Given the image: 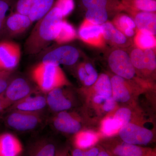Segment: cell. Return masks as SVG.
Instances as JSON below:
<instances>
[{"label": "cell", "mask_w": 156, "mask_h": 156, "mask_svg": "<svg viewBox=\"0 0 156 156\" xmlns=\"http://www.w3.org/2000/svg\"><path fill=\"white\" fill-rule=\"evenodd\" d=\"M135 42L137 47L141 50L153 49L156 46L154 36L140 31L136 34Z\"/></svg>", "instance_id": "24"}, {"label": "cell", "mask_w": 156, "mask_h": 156, "mask_svg": "<svg viewBox=\"0 0 156 156\" xmlns=\"http://www.w3.org/2000/svg\"><path fill=\"white\" fill-rule=\"evenodd\" d=\"M22 144L11 133L0 134V156H19L22 153Z\"/></svg>", "instance_id": "11"}, {"label": "cell", "mask_w": 156, "mask_h": 156, "mask_svg": "<svg viewBox=\"0 0 156 156\" xmlns=\"http://www.w3.org/2000/svg\"><path fill=\"white\" fill-rule=\"evenodd\" d=\"M114 153L117 156H142L143 151L136 145L125 142L115 148Z\"/></svg>", "instance_id": "23"}, {"label": "cell", "mask_w": 156, "mask_h": 156, "mask_svg": "<svg viewBox=\"0 0 156 156\" xmlns=\"http://www.w3.org/2000/svg\"><path fill=\"white\" fill-rule=\"evenodd\" d=\"M115 23L118 29L122 33L127 29H134L136 27L134 20L131 17L125 14L120 15L117 17Z\"/></svg>", "instance_id": "29"}, {"label": "cell", "mask_w": 156, "mask_h": 156, "mask_svg": "<svg viewBox=\"0 0 156 156\" xmlns=\"http://www.w3.org/2000/svg\"><path fill=\"white\" fill-rule=\"evenodd\" d=\"M116 101L112 96L108 98L104 102L103 106V109L106 112H110L115 108Z\"/></svg>", "instance_id": "37"}, {"label": "cell", "mask_w": 156, "mask_h": 156, "mask_svg": "<svg viewBox=\"0 0 156 156\" xmlns=\"http://www.w3.org/2000/svg\"><path fill=\"white\" fill-rule=\"evenodd\" d=\"M21 56V48L17 43L7 39L0 41V71L12 72Z\"/></svg>", "instance_id": "3"}, {"label": "cell", "mask_w": 156, "mask_h": 156, "mask_svg": "<svg viewBox=\"0 0 156 156\" xmlns=\"http://www.w3.org/2000/svg\"><path fill=\"white\" fill-rule=\"evenodd\" d=\"M33 80L42 92L48 93L66 83V80L59 66L42 62L32 69Z\"/></svg>", "instance_id": "2"}, {"label": "cell", "mask_w": 156, "mask_h": 156, "mask_svg": "<svg viewBox=\"0 0 156 156\" xmlns=\"http://www.w3.org/2000/svg\"><path fill=\"white\" fill-rule=\"evenodd\" d=\"M78 75H79V78L81 81H84L86 80V78L87 77L88 74L86 72V70H85L84 67L83 66H81L78 70Z\"/></svg>", "instance_id": "40"}, {"label": "cell", "mask_w": 156, "mask_h": 156, "mask_svg": "<svg viewBox=\"0 0 156 156\" xmlns=\"http://www.w3.org/2000/svg\"><path fill=\"white\" fill-rule=\"evenodd\" d=\"M119 134L124 142L134 145H146L153 136L148 129L130 123L120 128Z\"/></svg>", "instance_id": "8"}, {"label": "cell", "mask_w": 156, "mask_h": 156, "mask_svg": "<svg viewBox=\"0 0 156 156\" xmlns=\"http://www.w3.org/2000/svg\"><path fill=\"white\" fill-rule=\"evenodd\" d=\"M46 98L41 95H29L14 103L13 109L23 111L37 112L47 105Z\"/></svg>", "instance_id": "14"}, {"label": "cell", "mask_w": 156, "mask_h": 156, "mask_svg": "<svg viewBox=\"0 0 156 156\" xmlns=\"http://www.w3.org/2000/svg\"><path fill=\"white\" fill-rule=\"evenodd\" d=\"M73 156H87V151H83L80 149H76L73 151Z\"/></svg>", "instance_id": "42"}, {"label": "cell", "mask_w": 156, "mask_h": 156, "mask_svg": "<svg viewBox=\"0 0 156 156\" xmlns=\"http://www.w3.org/2000/svg\"><path fill=\"white\" fill-rule=\"evenodd\" d=\"M76 37V33L71 24L62 20L60 30L54 41L58 44H63L73 41Z\"/></svg>", "instance_id": "20"}, {"label": "cell", "mask_w": 156, "mask_h": 156, "mask_svg": "<svg viewBox=\"0 0 156 156\" xmlns=\"http://www.w3.org/2000/svg\"><path fill=\"white\" fill-rule=\"evenodd\" d=\"M32 23L28 16L17 12L11 13L6 17L2 38L18 36L28 30Z\"/></svg>", "instance_id": "6"}, {"label": "cell", "mask_w": 156, "mask_h": 156, "mask_svg": "<svg viewBox=\"0 0 156 156\" xmlns=\"http://www.w3.org/2000/svg\"><path fill=\"white\" fill-rule=\"evenodd\" d=\"M41 121L37 112L14 110L7 118V122L9 126L15 130L27 131L35 128Z\"/></svg>", "instance_id": "7"}, {"label": "cell", "mask_w": 156, "mask_h": 156, "mask_svg": "<svg viewBox=\"0 0 156 156\" xmlns=\"http://www.w3.org/2000/svg\"><path fill=\"white\" fill-rule=\"evenodd\" d=\"M135 10L144 12H154L156 11V0H126Z\"/></svg>", "instance_id": "26"}, {"label": "cell", "mask_w": 156, "mask_h": 156, "mask_svg": "<svg viewBox=\"0 0 156 156\" xmlns=\"http://www.w3.org/2000/svg\"><path fill=\"white\" fill-rule=\"evenodd\" d=\"M55 5L61 10L64 17L70 14L75 8L74 0H57Z\"/></svg>", "instance_id": "34"}, {"label": "cell", "mask_w": 156, "mask_h": 156, "mask_svg": "<svg viewBox=\"0 0 156 156\" xmlns=\"http://www.w3.org/2000/svg\"><path fill=\"white\" fill-rule=\"evenodd\" d=\"M11 72L0 71V95L5 91L10 83Z\"/></svg>", "instance_id": "36"}, {"label": "cell", "mask_w": 156, "mask_h": 156, "mask_svg": "<svg viewBox=\"0 0 156 156\" xmlns=\"http://www.w3.org/2000/svg\"><path fill=\"white\" fill-rule=\"evenodd\" d=\"M131 62L135 68L139 69H144V54L142 50L135 48L131 51L130 56Z\"/></svg>", "instance_id": "30"}, {"label": "cell", "mask_w": 156, "mask_h": 156, "mask_svg": "<svg viewBox=\"0 0 156 156\" xmlns=\"http://www.w3.org/2000/svg\"><path fill=\"white\" fill-rule=\"evenodd\" d=\"M79 57V51L74 47L63 46L49 51L43 57L41 62L56 66H71L77 61Z\"/></svg>", "instance_id": "5"}, {"label": "cell", "mask_w": 156, "mask_h": 156, "mask_svg": "<svg viewBox=\"0 0 156 156\" xmlns=\"http://www.w3.org/2000/svg\"><path fill=\"white\" fill-rule=\"evenodd\" d=\"M83 5L87 9H119L124 5L119 2L118 0H81Z\"/></svg>", "instance_id": "19"}, {"label": "cell", "mask_w": 156, "mask_h": 156, "mask_svg": "<svg viewBox=\"0 0 156 156\" xmlns=\"http://www.w3.org/2000/svg\"><path fill=\"white\" fill-rule=\"evenodd\" d=\"M98 78V75L96 70L89 74H88L86 80L84 81V83L87 86H90L95 83Z\"/></svg>", "instance_id": "38"}, {"label": "cell", "mask_w": 156, "mask_h": 156, "mask_svg": "<svg viewBox=\"0 0 156 156\" xmlns=\"http://www.w3.org/2000/svg\"><path fill=\"white\" fill-rule=\"evenodd\" d=\"M95 90L98 95L107 97L112 96L111 81L108 76L102 74L99 76L95 82Z\"/></svg>", "instance_id": "22"}, {"label": "cell", "mask_w": 156, "mask_h": 156, "mask_svg": "<svg viewBox=\"0 0 156 156\" xmlns=\"http://www.w3.org/2000/svg\"><path fill=\"white\" fill-rule=\"evenodd\" d=\"M144 69L153 71L156 69V58L155 52L152 49L144 50Z\"/></svg>", "instance_id": "32"}, {"label": "cell", "mask_w": 156, "mask_h": 156, "mask_svg": "<svg viewBox=\"0 0 156 156\" xmlns=\"http://www.w3.org/2000/svg\"><path fill=\"white\" fill-rule=\"evenodd\" d=\"M112 95L116 101L125 102L130 99V95L124 78L116 75L111 80Z\"/></svg>", "instance_id": "16"}, {"label": "cell", "mask_w": 156, "mask_h": 156, "mask_svg": "<svg viewBox=\"0 0 156 156\" xmlns=\"http://www.w3.org/2000/svg\"><path fill=\"white\" fill-rule=\"evenodd\" d=\"M103 38L117 44H124L127 42V38L122 32L116 28L111 23L106 22L101 25Z\"/></svg>", "instance_id": "18"}, {"label": "cell", "mask_w": 156, "mask_h": 156, "mask_svg": "<svg viewBox=\"0 0 156 156\" xmlns=\"http://www.w3.org/2000/svg\"><path fill=\"white\" fill-rule=\"evenodd\" d=\"M54 0H36L31 8L28 17L33 23L44 17L52 9Z\"/></svg>", "instance_id": "17"}, {"label": "cell", "mask_w": 156, "mask_h": 156, "mask_svg": "<svg viewBox=\"0 0 156 156\" xmlns=\"http://www.w3.org/2000/svg\"><path fill=\"white\" fill-rule=\"evenodd\" d=\"M131 115V111L129 109L122 108L117 111L113 118L122 127L129 123Z\"/></svg>", "instance_id": "33"}, {"label": "cell", "mask_w": 156, "mask_h": 156, "mask_svg": "<svg viewBox=\"0 0 156 156\" xmlns=\"http://www.w3.org/2000/svg\"><path fill=\"white\" fill-rule=\"evenodd\" d=\"M97 136L92 132H82L77 135L76 143L78 147L80 148H86L91 146L97 140Z\"/></svg>", "instance_id": "27"}, {"label": "cell", "mask_w": 156, "mask_h": 156, "mask_svg": "<svg viewBox=\"0 0 156 156\" xmlns=\"http://www.w3.org/2000/svg\"><path fill=\"white\" fill-rule=\"evenodd\" d=\"M134 22L140 31L154 36L156 33V15L154 12H137Z\"/></svg>", "instance_id": "15"}, {"label": "cell", "mask_w": 156, "mask_h": 156, "mask_svg": "<svg viewBox=\"0 0 156 156\" xmlns=\"http://www.w3.org/2000/svg\"><path fill=\"white\" fill-rule=\"evenodd\" d=\"M85 70H86V72L87 73V74H89L95 70V69L94 68L92 65L90 63H87L85 65V67H84Z\"/></svg>", "instance_id": "44"}, {"label": "cell", "mask_w": 156, "mask_h": 156, "mask_svg": "<svg viewBox=\"0 0 156 156\" xmlns=\"http://www.w3.org/2000/svg\"><path fill=\"white\" fill-rule=\"evenodd\" d=\"M56 153L54 144L44 141L36 145L32 150L30 156H55Z\"/></svg>", "instance_id": "25"}, {"label": "cell", "mask_w": 156, "mask_h": 156, "mask_svg": "<svg viewBox=\"0 0 156 156\" xmlns=\"http://www.w3.org/2000/svg\"><path fill=\"white\" fill-rule=\"evenodd\" d=\"M31 7L27 0H18L16 4V12L28 16Z\"/></svg>", "instance_id": "35"}, {"label": "cell", "mask_w": 156, "mask_h": 156, "mask_svg": "<svg viewBox=\"0 0 156 156\" xmlns=\"http://www.w3.org/2000/svg\"><path fill=\"white\" fill-rule=\"evenodd\" d=\"M63 15L54 5L44 17L37 21L24 44V52L36 55L45 50L56 39L60 30Z\"/></svg>", "instance_id": "1"}, {"label": "cell", "mask_w": 156, "mask_h": 156, "mask_svg": "<svg viewBox=\"0 0 156 156\" xmlns=\"http://www.w3.org/2000/svg\"><path fill=\"white\" fill-rule=\"evenodd\" d=\"M124 1H126V0H124Z\"/></svg>", "instance_id": "49"}, {"label": "cell", "mask_w": 156, "mask_h": 156, "mask_svg": "<svg viewBox=\"0 0 156 156\" xmlns=\"http://www.w3.org/2000/svg\"><path fill=\"white\" fill-rule=\"evenodd\" d=\"M108 97H105L103 95H95L94 98V101L95 103L101 104L104 102Z\"/></svg>", "instance_id": "41"}, {"label": "cell", "mask_w": 156, "mask_h": 156, "mask_svg": "<svg viewBox=\"0 0 156 156\" xmlns=\"http://www.w3.org/2000/svg\"><path fill=\"white\" fill-rule=\"evenodd\" d=\"M4 93L0 95V112L11 105L4 96Z\"/></svg>", "instance_id": "39"}, {"label": "cell", "mask_w": 156, "mask_h": 156, "mask_svg": "<svg viewBox=\"0 0 156 156\" xmlns=\"http://www.w3.org/2000/svg\"><path fill=\"white\" fill-rule=\"evenodd\" d=\"M27 1L32 6L33 5L35 2L36 0H27Z\"/></svg>", "instance_id": "47"}, {"label": "cell", "mask_w": 156, "mask_h": 156, "mask_svg": "<svg viewBox=\"0 0 156 156\" xmlns=\"http://www.w3.org/2000/svg\"><path fill=\"white\" fill-rule=\"evenodd\" d=\"M122 128L114 118H108L104 121L102 131L107 135H111L116 133Z\"/></svg>", "instance_id": "31"}, {"label": "cell", "mask_w": 156, "mask_h": 156, "mask_svg": "<svg viewBox=\"0 0 156 156\" xmlns=\"http://www.w3.org/2000/svg\"><path fill=\"white\" fill-rule=\"evenodd\" d=\"M97 156H110L106 152L104 151L98 153Z\"/></svg>", "instance_id": "46"}, {"label": "cell", "mask_w": 156, "mask_h": 156, "mask_svg": "<svg viewBox=\"0 0 156 156\" xmlns=\"http://www.w3.org/2000/svg\"><path fill=\"white\" fill-rule=\"evenodd\" d=\"M55 156H58V154H56H56H55Z\"/></svg>", "instance_id": "48"}, {"label": "cell", "mask_w": 156, "mask_h": 156, "mask_svg": "<svg viewBox=\"0 0 156 156\" xmlns=\"http://www.w3.org/2000/svg\"><path fill=\"white\" fill-rule=\"evenodd\" d=\"M108 11L109 10L106 9H87L86 20L92 24L101 25L107 21Z\"/></svg>", "instance_id": "21"}, {"label": "cell", "mask_w": 156, "mask_h": 156, "mask_svg": "<svg viewBox=\"0 0 156 156\" xmlns=\"http://www.w3.org/2000/svg\"><path fill=\"white\" fill-rule=\"evenodd\" d=\"M53 125L58 131L73 134L80 131L81 125L67 112H60L53 121Z\"/></svg>", "instance_id": "12"}, {"label": "cell", "mask_w": 156, "mask_h": 156, "mask_svg": "<svg viewBox=\"0 0 156 156\" xmlns=\"http://www.w3.org/2000/svg\"><path fill=\"white\" fill-rule=\"evenodd\" d=\"M124 33L128 37H131L133 36L134 34V29L131 28L127 29L124 31Z\"/></svg>", "instance_id": "45"}, {"label": "cell", "mask_w": 156, "mask_h": 156, "mask_svg": "<svg viewBox=\"0 0 156 156\" xmlns=\"http://www.w3.org/2000/svg\"><path fill=\"white\" fill-rule=\"evenodd\" d=\"M14 3V0H0V38H2L7 13Z\"/></svg>", "instance_id": "28"}, {"label": "cell", "mask_w": 156, "mask_h": 156, "mask_svg": "<svg viewBox=\"0 0 156 156\" xmlns=\"http://www.w3.org/2000/svg\"><path fill=\"white\" fill-rule=\"evenodd\" d=\"M108 63L112 71L121 77L131 79L135 75V68L130 56L124 50L118 49L112 52L109 56Z\"/></svg>", "instance_id": "4"}, {"label": "cell", "mask_w": 156, "mask_h": 156, "mask_svg": "<svg viewBox=\"0 0 156 156\" xmlns=\"http://www.w3.org/2000/svg\"><path fill=\"white\" fill-rule=\"evenodd\" d=\"M79 35L83 41L93 45L101 44L104 38L101 25L92 24L86 20L79 29Z\"/></svg>", "instance_id": "10"}, {"label": "cell", "mask_w": 156, "mask_h": 156, "mask_svg": "<svg viewBox=\"0 0 156 156\" xmlns=\"http://www.w3.org/2000/svg\"><path fill=\"white\" fill-rule=\"evenodd\" d=\"M30 84L22 78H17L9 83L4 95L11 104L22 100L32 93Z\"/></svg>", "instance_id": "9"}, {"label": "cell", "mask_w": 156, "mask_h": 156, "mask_svg": "<svg viewBox=\"0 0 156 156\" xmlns=\"http://www.w3.org/2000/svg\"><path fill=\"white\" fill-rule=\"evenodd\" d=\"M48 93L47 105L53 111H64L71 107V102L65 96L61 88L53 89Z\"/></svg>", "instance_id": "13"}, {"label": "cell", "mask_w": 156, "mask_h": 156, "mask_svg": "<svg viewBox=\"0 0 156 156\" xmlns=\"http://www.w3.org/2000/svg\"><path fill=\"white\" fill-rule=\"evenodd\" d=\"M99 153V151L97 148H93L87 151V156H97Z\"/></svg>", "instance_id": "43"}]
</instances>
